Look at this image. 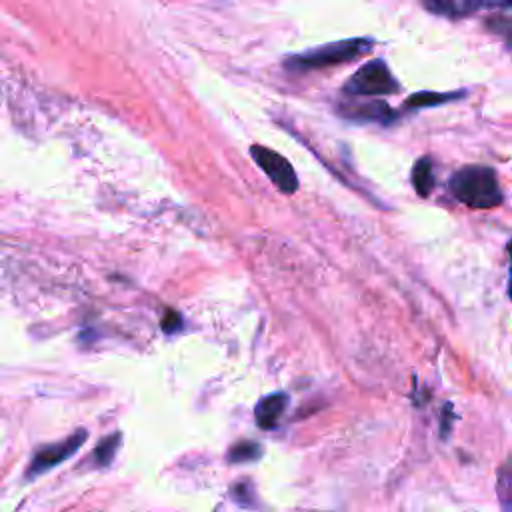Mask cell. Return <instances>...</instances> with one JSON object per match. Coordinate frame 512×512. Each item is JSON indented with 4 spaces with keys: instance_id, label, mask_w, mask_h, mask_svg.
Masks as SVG:
<instances>
[{
    "instance_id": "obj_1",
    "label": "cell",
    "mask_w": 512,
    "mask_h": 512,
    "mask_svg": "<svg viewBox=\"0 0 512 512\" xmlns=\"http://www.w3.org/2000/svg\"><path fill=\"white\" fill-rule=\"evenodd\" d=\"M448 188L456 200L470 208H494L502 202L496 172L490 166H464L452 174Z\"/></svg>"
},
{
    "instance_id": "obj_2",
    "label": "cell",
    "mask_w": 512,
    "mask_h": 512,
    "mask_svg": "<svg viewBox=\"0 0 512 512\" xmlns=\"http://www.w3.org/2000/svg\"><path fill=\"white\" fill-rule=\"evenodd\" d=\"M372 48H374L372 38H346V40L322 44V46L292 54L284 60V66L294 72L328 68L334 64L350 62L362 54H368V52H372Z\"/></svg>"
},
{
    "instance_id": "obj_3",
    "label": "cell",
    "mask_w": 512,
    "mask_h": 512,
    "mask_svg": "<svg viewBox=\"0 0 512 512\" xmlns=\"http://www.w3.org/2000/svg\"><path fill=\"white\" fill-rule=\"evenodd\" d=\"M400 88L398 80L392 76L388 64L384 60H370L360 66L354 76L344 84V92L348 96H382L396 94Z\"/></svg>"
},
{
    "instance_id": "obj_4",
    "label": "cell",
    "mask_w": 512,
    "mask_h": 512,
    "mask_svg": "<svg viewBox=\"0 0 512 512\" xmlns=\"http://www.w3.org/2000/svg\"><path fill=\"white\" fill-rule=\"evenodd\" d=\"M252 160L264 170V174L282 190L284 194H292L298 190V176L292 168V164L276 150L266 148V146H252L250 148Z\"/></svg>"
},
{
    "instance_id": "obj_5",
    "label": "cell",
    "mask_w": 512,
    "mask_h": 512,
    "mask_svg": "<svg viewBox=\"0 0 512 512\" xmlns=\"http://www.w3.org/2000/svg\"><path fill=\"white\" fill-rule=\"evenodd\" d=\"M86 430L80 428L76 430L72 436H68L66 440L62 442H56V444H48V446H42L30 460L28 464V470H26V478H34L54 466H58L60 462L68 460L84 442H86Z\"/></svg>"
},
{
    "instance_id": "obj_6",
    "label": "cell",
    "mask_w": 512,
    "mask_h": 512,
    "mask_svg": "<svg viewBox=\"0 0 512 512\" xmlns=\"http://www.w3.org/2000/svg\"><path fill=\"white\" fill-rule=\"evenodd\" d=\"M288 406V396L284 392H276V394H268L264 396L256 408H254V416H256V424L264 430L274 428L278 424V420L282 418L284 410Z\"/></svg>"
},
{
    "instance_id": "obj_7",
    "label": "cell",
    "mask_w": 512,
    "mask_h": 512,
    "mask_svg": "<svg viewBox=\"0 0 512 512\" xmlns=\"http://www.w3.org/2000/svg\"><path fill=\"white\" fill-rule=\"evenodd\" d=\"M426 6L442 16L448 18H460V16H468L474 10L492 4L494 0H424Z\"/></svg>"
},
{
    "instance_id": "obj_8",
    "label": "cell",
    "mask_w": 512,
    "mask_h": 512,
    "mask_svg": "<svg viewBox=\"0 0 512 512\" xmlns=\"http://www.w3.org/2000/svg\"><path fill=\"white\" fill-rule=\"evenodd\" d=\"M344 116L348 118H362V120H378V122H388L392 120L394 112L382 104V102H368V104H354L342 110Z\"/></svg>"
},
{
    "instance_id": "obj_9",
    "label": "cell",
    "mask_w": 512,
    "mask_h": 512,
    "mask_svg": "<svg viewBox=\"0 0 512 512\" xmlns=\"http://www.w3.org/2000/svg\"><path fill=\"white\" fill-rule=\"evenodd\" d=\"M496 494L502 512H512V458L504 460L498 468Z\"/></svg>"
},
{
    "instance_id": "obj_10",
    "label": "cell",
    "mask_w": 512,
    "mask_h": 512,
    "mask_svg": "<svg viewBox=\"0 0 512 512\" xmlns=\"http://www.w3.org/2000/svg\"><path fill=\"white\" fill-rule=\"evenodd\" d=\"M412 184H414V190L426 198L432 188H434V168H432V160L430 158H420L416 160L414 168H412Z\"/></svg>"
},
{
    "instance_id": "obj_11",
    "label": "cell",
    "mask_w": 512,
    "mask_h": 512,
    "mask_svg": "<svg viewBox=\"0 0 512 512\" xmlns=\"http://www.w3.org/2000/svg\"><path fill=\"white\" fill-rule=\"evenodd\" d=\"M464 96V92H418V94H412L408 100H406V108H424V106H438L442 102H448V100H456Z\"/></svg>"
},
{
    "instance_id": "obj_12",
    "label": "cell",
    "mask_w": 512,
    "mask_h": 512,
    "mask_svg": "<svg viewBox=\"0 0 512 512\" xmlns=\"http://www.w3.org/2000/svg\"><path fill=\"white\" fill-rule=\"evenodd\" d=\"M262 454V448L258 442H252V440H242V442H236L230 452H228V460L232 464H244V462H254L256 458H260Z\"/></svg>"
},
{
    "instance_id": "obj_13",
    "label": "cell",
    "mask_w": 512,
    "mask_h": 512,
    "mask_svg": "<svg viewBox=\"0 0 512 512\" xmlns=\"http://www.w3.org/2000/svg\"><path fill=\"white\" fill-rule=\"evenodd\" d=\"M120 440H122L120 432H114V434L106 436V438L96 446V450H94V460H96L98 466H108V464L112 462V458H114L116 452H118Z\"/></svg>"
},
{
    "instance_id": "obj_14",
    "label": "cell",
    "mask_w": 512,
    "mask_h": 512,
    "mask_svg": "<svg viewBox=\"0 0 512 512\" xmlns=\"http://www.w3.org/2000/svg\"><path fill=\"white\" fill-rule=\"evenodd\" d=\"M232 498L240 504V506H252V498H254V488L248 480H240L234 488H232Z\"/></svg>"
},
{
    "instance_id": "obj_15",
    "label": "cell",
    "mask_w": 512,
    "mask_h": 512,
    "mask_svg": "<svg viewBox=\"0 0 512 512\" xmlns=\"http://www.w3.org/2000/svg\"><path fill=\"white\" fill-rule=\"evenodd\" d=\"M180 328H182V316L178 312H174V310H166V314L162 318V330L166 334H174Z\"/></svg>"
},
{
    "instance_id": "obj_16",
    "label": "cell",
    "mask_w": 512,
    "mask_h": 512,
    "mask_svg": "<svg viewBox=\"0 0 512 512\" xmlns=\"http://www.w3.org/2000/svg\"><path fill=\"white\" fill-rule=\"evenodd\" d=\"M508 256H510V274H508V296L512 300V242L508 244Z\"/></svg>"
}]
</instances>
